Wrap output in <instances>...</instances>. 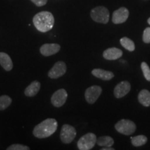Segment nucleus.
<instances>
[{"instance_id": "1", "label": "nucleus", "mask_w": 150, "mask_h": 150, "mask_svg": "<svg viewBox=\"0 0 150 150\" xmlns=\"http://www.w3.org/2000/svg\"><path fill=\"white\" fill-rule=\"evenodd\" d=\"M33 23L38 31L42 33L47 32L54 27V16L49 11H42L35 15L33 18Z\"/></svg>"}, {"instance_id": "2", "label": "nucleus", "mask_w": 150, "mask_h": 150, "mask_svg": "<svg viewBox=\"0 0 150 150\" xmlns=\"http://www.w3.org/2000/svg\"><path fill=\"white\" fill-rule=\"evenodd\" d=\"M58 122L54 118H48L34 127L33 134L38 138H45L56 132Z\"/></svg>"}, {"instance_id": "3", "label": "nucleus", "mask_w": 150, "mask_h": 150, "mask_svg": "<svg viewBox=\"0 0 150 150\" xmlns=\"http://www.w3.org/2000/svg\"><path fill=\"white\" fill-rule=\"evenodd\" d=\"M91 17L95 22L102 24H107L109 21V11L104 6H97L92 9Z\"/></svg>"}, {"instance_id": "4", "label": "nucleus", "mask_w": 150, "mask_h": 150, "mask_svg": "<svg viewBox=\"0 0 150 150\" xmlns=\"http://www.w3.org/2000/svg\"><path fill=\"white\" fill-rule=\"evenodd\" d=\"M115 129L117 132L125 136H130L135 132L136 126L134 122L129 120L122 119L115 124Z\"/></svg>"}, {"instance_id": "5", "label": "nucleus", "mask_w": 150, "mask_h": 150, "mask_svg": "<svg viewBox=\"0 0 150 150\" xmlns=\"http://www.w3.org/2000/svg\"><path fill=\"white\" fill-rule=\"evenodd\" d=\"M97 137L93 133H88L81 137L77 142L78 149L80 150H90L95 147Z\"/></svg>"}, {"instance_id": "6", "label": "nucleus", "mask_w": 150, "mask_h": 150, "mask_svg": "<svg viewBox=\"0 0 150 150\" xmlns=\"http://www.w3.org/2000/svg\"><path fill=\"white\" fill-rule=\"evenodd\" d=\"M76 136V131L74 127L70 125H64L61 128L60 138L63 143L69 144L72 142Z\"/></svg>"}, {"instance_id": "7", "label": "nucleus", "mask_w": 150, "mask_h": 150, "mask_svg": "<svg viewBox=\"0 0 150 150\" xmlns=\"http://www.w3.org/2000/svg\"><path fill=\"white\" fill-rule=\"evenodd\" d=\"M102 89L99 86H92L88 88L85 92L86 102L89 104H94L102 94Z\"/></svg>"}, {"instance_id": "8", "label": "nucleus", "mask_w": 150, "mask_h": 150, "mask_svg": "<svg viewBox=\"0 0 150 150\" xmlns=\"http://www.w3.org/2000/svg\"><path fill=\"white\" fill-rule=\"evenodd\" d=\"M67 71L66 64L63 61L56 62L52 68L49 71L48 76L51 79H58L63 76Z\"/></svg>"}, {"instance_id": "9", "label": "nucleus", "mask_w": 150, "mask_h": 150, "mask_svg": "<svg viewBox=\"0 0 150 150\" xmlns=\"http://www.w3.org/2000/svg\"><path fill=\"white\" fill-rule=\"evenodd\" d=\"M67 98V93L65 89L56 91L51 98V102L56 108H60L65 104Z\"/></svg>"}, {"instance_id": "10", "label": "nucleus", "mask_w": 150, "mask_h": 150, "mask_svg": "<svg viewBox=\"0 0 150 150\" xmlns=\"http://www.w3.org/2000/svg\"><path fill=\"white\" fill-rule=\"evenodd\" d=\"M129 16V12L128 9L125 7H121L117 10L115 11L112 13V22L114 24H122L127 21Z\"/></svg>"}, {"instance_id": "11", "label": "nucleus", "mask_w": 150, "mask_h": 150, "mask_svg": "<svg viewBox=\"0 0 150 150\" xmlns=\"http://www.w3.org/2000/svg\"><path fill=\"white\" fill-rule=\"evenodd\" d=\"M131 90V84L127 81H123L117 84L114 89V95L116 98L120 99L125 97Z\"/></svg>"}, {"instance_id": "12", "label": "nucleus", "mask_w": 150, "mask_h": 150, "mask_svg": "<svg viewBox=\"0 0 150 150\" xmlns=\"http://www.w3.org/2000/svg\"><path fill=\"white\" fill-rule=\"evenodd\" d=\"M61 50V46L56 43H46L40 48V54L45 56H50L58 53Z\"/></svg>"}, {"instance_id": "13", "label": "nucleus", "mask_w": 150, "mask_h": 150, "mask_svg": "<svg viewBox=\"0 0 150 150\" xmlns=\"http://www.w3.org/2000/svg\"><path fill=\"white\" fill-rule=\"evenodd\" d=\"M123 52L120 49L116 47H110L106 50L103 53V57L106 60H117L122 56Z\"/></svg>"}, {"instance_id": "14", "label": "nucleus", "mask_w": 150, "mask_h": 150, "mask_svg": "<svg viewBox=\"0 0 150 150\" xmlns=\"http://www.w3.org/2000/svg\"><path fill=\"white\" fill-rule=\"evenodd\" d=\"M92 74L94 75L95 77L104 81H109L114 77V74L112 72L99 68L92 70Z\"/></svg>"}, {"instance_id": "15", "label": "nucleus", "mask_w": 150, "mask_h": 150, "mask_svg": "<svg viewBox=\"0 0 150 150\" xmlns=\"http://www.w3.org/2000/svg\"><path fill=\"white\" fill-rule=\"evenodd\" d=\"M0 65L6 71H11L13 67L10 56L4 52H0Z\"/></svg>"}, {"instance_id": "16", "label": "nucleus", "mask_w": 150, "mask_h": 150, "mask_svg": "<svg viewBox=\"0 0 150 150\" xmlns=\"http://www.w3.org/2000/svg\"><path fill=\"white\" fill-rule=\"evenodd\" d=\"M40 88V83L38 81H34L28 86L24 91V95L27 97H31L37 95Z\"/></svg>"}, {"instance_id": "17", "label": "nucleus", "mask_w": 150, "mask_h": 150, "mask_svg": "<svg viewBox=\"0 0 150 150\" xmlns=\"http://www.w3.org/2000/svg\"><path fill=\"white\" fill-rule=\"evenodd\" d=\"M138 101L142 106L148 107L150 106V92L147 90H142L138 94Z\"/></svg>"}, {"instance_id": "18", "label": "nucleus", "mask_w": 150, "mask_h": 150, "mask_svg": "<svg viewBox=\"0 0 150 150\" xmlns=\"http://www.w3.org/2000/svg\"><path fill=\"white\" fill-rule=\"evenodd\" d=\"M96 143L101 147H112L114 144V140L110 136H101L97 139Z\"/></svg>"}, {"instance_id": "19", "label": "nucleus", "mask_w": 150, "mask_h": 150, "mask_svg": "<svg viewBox=\"0 0 150 150\" xmlns=\"http://www.w3.org/2000/svg\"><path fill=\"white\" fill-rule=\"evenodd\" d=\"M121 45L129 52H134L135 50V44L134 41L127 37H124L120 39Z\"/></svg>"}, {"instance_id": "20", "label": "nucleus", "mask_w": 150, "mask_h": 150, "mask_svg": "<svg viewBox=\"0 0 150 150\" xmlns=\"http://www.w3.org/2000/svg\"><path fill=\"white\" fill-rule=\"evenodd\" d=\"M147 142V138L143 135L135 136L134 138H131V144L134 147H140L144 145Z\"/></svg>"}, {"instance_id": "21", "label": "nucleus", "mask_w": 150, "mask_h": 150, "mask_svg": "<svg viewBox=\"0 0 150 150\" xmlns=\"http://www.w3.org/2000/svg\"><path fill=\"white\" fill-rule=\"evenodd\" d=\"M12 99L8 95H2L0 97V110H5L10 106Z\"/></svg>"}, {"instance_id": "22", "label": "nucleus", "mask_w": 150, "mask_h": 150, "mask_svg": "<svg viewBox=\"0 0 150 150\" xmlns=\"http://www.w3.org/2000/svg\"><path fill=\"white\" fill-rule=\"evenodd\" d=\"M141 69L146 80L148 81H150V68L149 65L147 64V63L142 62L141 63Z\"/></svg>"}, {"instance_id": "23", "label": "nucleus", "mask_w": 150, "mask_h": 150, "mask_svg": "<svg viewBox=\"0 0 150 150\" xmlns=\"http://www.w3.org/2000/svg\"><path fill=\"white\" fill-rule=\"evenodd\" d=\"M7 150H29L30 148L28 146L21 145V144H14L6 149Z\"/></svg>"}, {"instance_id": "24", "label": "nucleus", "mask_w": 150, "mask_h": 150, "mask_svg": "<svg viewBox=\"0 0 150 150\" xmlns=\"http://www.w3.org/2000/svg\"><path fill=\"white\" fill-rule=\"evenodd\" d=\"M142 40L145 43H150V27H147L144 30Z\"/></svg>"}, {"instance_id": "25", "label": "nucleus", "mask_w": 150, "mask_h": 150, "mask_svg": "<svg viewBox=\"0 0 150 150\" xmlns=\"http://www.w3.org/2000/svg\"><path fill=\"white\" fill-rule=\"evenodd\" d=\"M32 2L37 6L40 7L45 6L47 2V0H31Z\"/></svg>"}, {"instance_id": "26", "label": "nucleus", "mask_w": 150, "mask_h": 150, "mask_svg": "<svg viewBox=\"0 0 150 150\" xmlns=\"http://www.w3.org/2000/svg\"><path fill=\"white\" fill-rule=\"evenodd\" d=\"M115 149L114 148H112L111 147H105V148H102V150H114Z\"/></svg>"}, {"instance_id": "27", "label": "nucleus", "mask_w": 150, "mask_h": 150, "mask_svg": "<svg viewBox=\"0 0 150 150\" xmlns=\"http://www.w3.org/2000/svg\"><path fill=\"white\" fill-rule=\"evenodd\" d=\"M147 22H148V24H149V25H150V18L147 20Z\"/></svg>"}]
</instances>
